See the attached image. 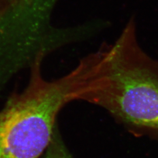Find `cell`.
<instances>
[{"label": "cell", "instance_id": "cell-2", "mask_svg": "<svg viewBox=\"0 0 158 158\" xmlns=\"http://www.w3.org/2000/svg\"><path fill=\"white\" fill-rule=\"evenodd\" d=\"M42 57L40 53L34 60L26 87L0 111V158H39L51 142L59 111L76 100V69L49 81L42 73Z\"/></svg>", "mask_w": 158, "mask_h": 158}, {"label": "cell", "instance_id": "cell-3", "mask_svg": "<svg viewBox=\"0 0 158 158\" xmlns=\"http://www.w3.org/2000/svg\"><path fill=\"white\" fill-rule=\"evenodd\" d=\"M45 153L43 158H73L68 152L60 136L55 132Z\"/></svg>", "mask_w": 158, "mask_h": 158}, {"label": "cell", "instance_id": "cell-1", "mask_svg": "<svg viewBox=\"0 0 158 158\" xmlns=\"http://www.w3.org/2000/svg\"><path fill=\"white\" fill-rule=\"evenodd\" d=\"M79 64L77 100L104 108L135 134L158 135V59L142 48L135 18Z\"/></svg>", "mask_w": 158, "mask_h": 158}, {"label": "cell", "instance_id": "cell-4", "mask_svg": "<svg viewBox=\"0 0 158 158\" xmlns=\"http://www.w3.org/2000/svg\"><path fill=\"white\" fill-rule=\"evenodd\" d=\"M1 0H0V2H1Z\"/></svg>", "mask_w": 158, "mask_h": 158}]
</instances>
